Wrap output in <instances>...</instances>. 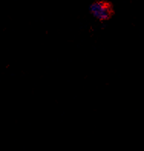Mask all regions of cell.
<instances>
[{
  "label": "cell",
  "mask_w": 144,
  "mask_h": 151,
  "mask_svg": "<svg viewBox=\"0 0 144 151\" xmlns=\"http://www.w3.org/2000/svg\"><path fill=\"white\" fill-rule=\"evenodd\" d=\"M90 12L95 18L101 21L108 19L111 16V10L108 6L101 2H94L91 5Z\"/></svg>",
  "instance_id": "cell-1"
}]
</instances>
